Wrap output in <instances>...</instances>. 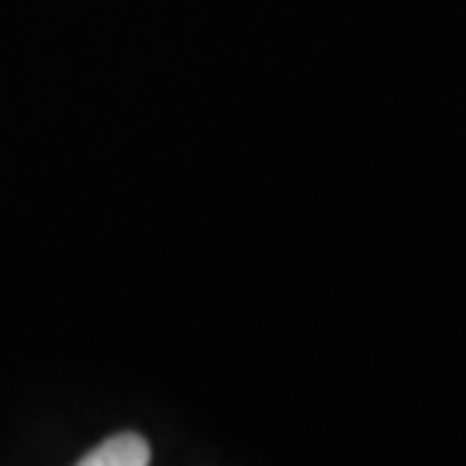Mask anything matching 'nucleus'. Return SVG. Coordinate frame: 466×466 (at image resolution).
<instances>
[{
	"label": "nucleus",
	"mask_w": 466,
	"mask_h": 466,
	"mask_svg": "<svg viewBox=\"0 0 466 466\" xmlns=\"http://www.w3.org/2000/svg\"><path fill=\"white\" fill-rule=\"evenodd\" d=\"M152 450L142 435L121 432L111 435L107 442H100L97 450H90L76 466H149Z\"/></svg>",
	"instance_id": "1"
}]
</instances>
